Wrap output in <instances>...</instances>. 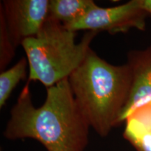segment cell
I'll return each mask as SVG.
<instances>
[{
    "label": "cell",
    "instance_id": "52a82bcc",
    "mask_svg": "<svg viewBox=\"0 0 151 151\" xmlns=\"http://www.w3.org/2000/svg\"><path fill=\"white\" fill-rule=\"evenodd\" d=\"M124 122V139L137 151H151V102L132 112Z\"/></svg>",
    "mask_w": 151,
    "mask_h": 151
},
{
    "label": "cell",
    "instance_id": "ba28073f",
    "mask_svg": "<svg viewBox=\"0 0 151 151\" xmlns=\"http://www.w3.org/2000/svg\"><path fill=\"white\" fill-rule=\"evenodd\" d=\"M96 5L93 0H49L48 17L67 27Z\"/></svg>",
    "mask_w": 151,
    "mask_h": 151
},
{
    "label": "cell",
    "instance_id": "30bf717a",
    "mask_svg": "<svg viewBox=\"0 0 151 151\" xmlns=\"http://www.w3.org/2000/svg\"><path fill=\"white\" fill-rule=\"evenodd\" d=\"M16 48L13 44L7 31L3 15L0 14V71H5L16 53Z\"/></svg>",
    "mask_w": 151,
    "mask_h": 151
},
{
    "label": "cell",
    "instance_id": "5b68a950",
    "mask_svg": "<svg viewBox=\"0 0 151 151\" xmlns=\"http://www.w3.org/2000/svg\"><path fill=\"white\" fill-rule=\"evenodd\" d=\"M0 14L15 48L39 34L48 18L49 0H3Z\"/></svg>",
    "mask_w": 151,
    "mask_h": 151
},
{
    "label": "cell",
    "instance_id": "7a4b0ae2",
    "mask_svg": "<svg viewBox=\"0 0 151 151\" xmlns=\"http://www.w3.org/2000/svg\"><path fill=\"white\" fill-rule=\"evenodd\" d=\"M68 81L78 106L98 135L106 137L122 123L132 87L127 63L112 65L90 48Z\"/></svg>",
    "mask_w": 151,
    "mask_h": 151
},
{
    "label": "cell",
    "instance_id": "9c48e42d",
    "mask_svg": "<svg viewBox=\"0 0 151 151\" xmlns=\"http://www.w3.org/2000/svg\"><path fill=\"white\" fill-rule=\"evenodd\" d=\"M29 64L27 58L23 57L9 69L0 73V108L2 109L9 99L13 90L19 83L24 80Z\"/></svg>",
    "mask_w": 151,
    "mask_h": 151
},
{
    "label": "cell",
    "instance_id": "6da1fadb",
    "mask_svg": "<svg viewBox=\"0 0 151 151\" xmlns=\"http://www.w3.org/2000/svg\"><path fill=\"white\" fill-rule=\"evenodd\" d=\"M29 83L11 109L3 134L9 140L32 139L47 151H85L90 125L76 101L68 78L46 88L40 107L32 102Z\"/></svg>",
    "mask_w": 151,
    "mask_h": 151
},
{
    "label": "cell",
    "instance_id": "7c38bea8",
    "mask_svg": "<svg viewBox=\"0 0 151 151\" xmlns=\"http://www.w3.org/2000/svg\"><path fill=\"white\" fill-rule=\"evenodd\" d=\"M150 102H151V101H150Z\"/></svg>",
    "mask_w": 151,
    "mask_h": 151
},
{
    "label": "cell",
    "instance_id": "277c9868",
    "mask_svg": "<svg viewBox=\"0 0 151 151\" xmlns=\"http://www.w3.org/2000/svg\"><path fill=\"white\" fill-rule=\"evenodd\" d=\"M148 12L143 8L140 0H131L113 7H100L97 4L82 18L66 28L76 32L87 30L111 35L126 33L134 28L144 31Z\"/></svg>",
    "mask_w": 151,
    "mask_h": 151
},
{
    "label": "cell",
    "instance_id": "8fae6325",
    "mask_svg": "<svg viewBox=\"0 0 151 151\" xmlns=\"http://www.w3.org/2000/svg\"><path fill=\"white\" fill-rule=\"evenodd\" d=\"M141 6L149 15H151V0H140Z\"/></svg>",
    "mask_w": 151,
    "mask_h": 151
},
{
    "label": "cell",
    "instance_id": "3957f363",
    "mask_svg": "<svg viewBox=\"0 0 151 151\" xmlns=\"http://www.w3.org/2000/svg\"><path fill=\"white\" fill-rule=\"evenodd\" d=\"M97 34L88 31L76 43V32L48 17L39 34L22 43L29 64L27 81H39L48 88L69 78L86 58Z\"/></svg>",
    "mask_w": 151,
    "mask_h": 151
},
{
    "label": "cell",
    "instance_id": "8992f818",
    "mask_svg": "<svg viewBox=\"0 0 151 151\" xmlns=\"http://www.w3.org/2000/svg\"><path fill=\"white\" fill-rule=\"evenodd\" d=\"M127 64L132 73V87L122 122L132 112L151 101V46L143 50L129 52Z\"/></svg>",
    "mask_w": 151,
    "mask_h": 151
}]
</instances>
